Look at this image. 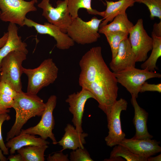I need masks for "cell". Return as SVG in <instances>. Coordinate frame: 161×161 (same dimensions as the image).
<instances>
[{"label": "cell", "instance_id": "obj_18", "mask_svg": "<svg viewBox=\"0 0 161 161\" xmlns=\"http://www.w3.org/2000/svg\"><path fill=\"white\" fill-rule=\"evenodd\" d=\"M131 102L134 107V115L133 123L136 133L132 138L135 139H152L153 136L148 132L147 126L148 113L138 103L136 98L131 95Z\"/></svg>", "mask_w": 161, "mask_h": 161}, {"label": "cell", "instance_id": "obj_25", "mask_svg": "<svg viewBox=\"0 0 161 161\" xmlns=\"http://www.w3.org/2000/svg\"><path fill=\"white\" fill-rule=\"evenodd\" d=\"M91 0H69L68 9L72 19L78 16V11L80 8L86 9L90 14L98 15L104 17V11L100 12L93 9L91 5Z\"/></svg>", "mask_w": 161, "mask_h": 161}, {"label": "cell", "instance_id": "obj_8", "mask_svg": "<svg viewBox=\"0 0 161 161\" xmlns=\"http://www.w3.org/2000/svg\"><path fill=\"white\" fill-rule=\"evenodd\" d=\"M113 73L118 83L125 87L131 95L136 98L138 97L142 84L146 80L161 77L160 73L135 67Z\"/></svg>", "mask_w": 161, "mask_h": 161}, {"label": "cell", "instance_id": "obj_22", "mask_svg": "<svg viewBox=\"0 0 161 161\" xmlns=\"http://www.w3.org/2000/svg\"><path fill=\"white\" fill-rule=\"evenodd\" d=\"M134 25L125 13L116 16L109 24L99 27V32L104 34L109 32L120 31L129 33Z\"/></svg>", "mask_w": 161, "mask_h": 161}, {"label": "cell", "instance_id": "obj_36", "mask_svg": "<svg viewBox=\"0 0 161 161\" xmlns=\"http://www.w3.org/2000/svg\"><path fill=\"white\" fill-rule=\"evenodd\" d=\"M8 32H5L3 35L0 38V49L6 43L8 37Z\"/></svg>", "mask_w": 161, "mask_h": 161}, {"label": "cell", "instance_id": "obj_2", "mask_svg": "<svg viewBox=\"0 0 161 161\" xmlns=\"http://www.w3.org/2000/svg\"><path fill=\"white\" fill-rule=\"evenodd\" d=\"M118 82L113 72L110 70L103 76L82 88L91 92L98 103V107L107 115L117 100Z\"/></svg>", "mask_w": 161, "mask_h": 161}, {"label": "cell", "instance_id": "obj_16", "mask_svg": "<svg viewBox=\"0 0 161 161\" xmlns=\"http://www.w3.org/2000/svg\"><path fill=\"white\" fill-rule=\"evenodd\" d=\"M136 62L128 38L120 43L116 56L112 59L109 65L113 72H117L135 67Z\"/></svg>", "mask_w": 161, "mask_h": 161}, {"label": "cell", "instance_id": "obj_9", "mask_svg": "<svg viewBox=\"0 0 161 161\" xmlns=\"http://www.w3.org/2000/svg\"><path fill=\"white\" fill-rule=\"evenodd\" d=\"M57 101V97L56 95L50 96L45 103V108L39 123L34 126L26 129H22L20 133L39 135L45 140L49 138L53 144L56 145L58 143L52 131L55 125L53 113L56 107Z\"/></svg>", "mask_w": 161, "mask_h": 161}, {"label": "cell", "instance_id": "obj_6", "mask_svg": "<svg viewBox=\"0 0 161 161\" xmlns=\"http://www.w3.org/2000/svg\"><path fill=\"white\" fill-rule=\"evenodd\" d=\"M103 20L94 16L85 21L78 16L72 19L66 32L74 42L78 44L84 45L95 42L100 37L99 29Z\"/></svg>", "mask_w": 161, "mask_h": 161}, {"label": "cell", "instance_id": "obj_27", "mask_svg": "<svg viewBox=\"0 0 161 161\" xmlns=\"http://www.w3.org/2000/svg\"><path fill=\"white\" fill-rule=\"evenodd\" d=\"M107 40L110 47L112 59L116 55L119 45L123 40L128 38L129 33L120 31L109 32L105 33Z\"/></svg>", "mask_w": 161, "mask_h": 161}, {"label": "cell", "instance_id": "obj_24", "mask_svg": "<svg viewBox=\"0 0 161 161\" xmlns=\"http://www.w3.org/2000/svg\"><path fill=\"white\" fill-rule=\"evenodd\" d=\"M151 37L153 39V46L149 57L141 64L142 69L154 72L157 68L156 63L158 59L161 56V37L156 36L152 32Z\"/></svg>", "mask_w": 161, "mask_h": 161}, {"label": "cell", "instance_id": "obj_7", "mask_svg": "<svg viewBox=\"0 0 161 161\" xmlns=\"http://www.w3.org/2000/svg\"><path fill=\"white\" fill-rule=\"evenodd\" d=\"M35 3L32 0H0V19L23 27L26 15L37 10Z\"/></svg>", "mask_w": 161, "mask_h": 161}, {"label": "cell", "instance_id": "obj_10", "mask_svg": "<svg viewBox=\"0 0 161 161\" xmlns=\"http://www.w3.org/2000/svg\"><path fill=\"white\" fill-rule=\"evenodd\" d=\"M128 38L137 62H144L148 52L151 50L153 39L145 29L143 20L139 19L130 30Z\"/></svg>", "mask_w": 161, "mask_h": 161}, {"label": "cell", "instance_id": "obj_3", "mask_svg": "<svg viewBox=\"0 0 161 161\" xmlns=\"http://www.w3.org/2000/svg\"><path fill=\"white\" fill-rule=\"evenodd\" d=\"M79 65L81 71L78 82L82 88L110 71L103 59L100 46L93 47L87 51L82 57Z\"/></svg>", "mask_w": 161, "mask_h": 161}, {"label": "cell", "instance_id": "obj_38", "mask_svg": "<svg viewBox=\"0 0 161 161\" xmlns=\"http://www.w3.org/2000/svg\"><path fill=\"white\" fill-rule=\"evenodd\" d=\"M7 159L5 157L0 148V161H7Z\"/></svg>", "mask_w": 161, "mask_h": 161}, {"label": "cell", "instance_id": "obj_33", "mask_svg": "<svg viewBox=\"0 0 161 161\" xmlns=\"http://www.w3.org/2000/svg\"><path fill=\"white\" fill-rule=\"evenodd\" d=\"M48 161H69L68 154H64L62 151L55 153L52 155L49 156L47 159Z\"/></svg>", "mask_w": 161, "mask_h": 161}, {"label": "cell", "instance_id": "obj_1", "mask_svg": "<svg viewBox=\"0 0 161 161\" xmlns=\"http://www.w3.org/2000/svg\"><path fill=\"white\" fill-rule=\"evenodd\" d=\"M45 106V103L37 95L22 91L18 92L12 107L16 112L15 121L7 134L6 140L19 135L24 125L30 118L41 116Z\"/></svg>", "mask_w": 161, "mask_h": 161}, {"label": "cell", "instance_id": "obj_29", "mask_svg": "<svg viewBox=\"0 0 161 161\" xmlns=\"http://www.w3.org/2000/svg\"><path fill=\"white\" fill-rule=\"evenodd\" d=\"M71 161H93L88 152L85 148H79L70 153Z\"/></svg>", "mask_w": 161, "mask_h": 161}, {"label": "cell", "instance_id": "obj_17", "mask_svg": "<svg viewBox=\"0 0 161 161\" xmlns=\"http://www.w3.org/2000/svg\"><path fill=\"white\" fill-rule=\"evenodd\" d=\"M18 30L16 24L10 23L7 28L8 35L7 40L0 49V64L3 58L11 52H21L27 55L28 53L27 44L22 41L21 37L18 35Z\"/></svg>", "mask_w": 161, "mask_h": 161}, {"label": "cell", "instance_id": "obj_12", "mask_svg": "<svg viewBox=\"0 0 161 161\" xmlns=\"http://www.w3.org/2000/svg\"><path fill=\"white\" fill-rule=\"evenodd\" d=\"M50 0H42L38 7L43 10L42 15L48 22L58 27L66 33L72 18L68 9L69 0L58 1L55 7L50 3Z\"/></svg>", "mask_w": 161, "mask_h": 161}, {"label": "cell", "instance_id": "obj_5", "mask_svg": "<svg viewBox=\"0 0 161 161\" xmlns=\"http://www.w3.org/2000/svg\"><path fill=\"white\" fill-rule=\"evenodd\" d=\"M26 58L27 54L24 52H12L3 58L0 64V81L7 83L17 92L22 91V64Z\"/></svg>", "mask_w": 161, "mask_h": 161}, {"label": "cell", "instance_id": "obj_41", "mask_svg": "<svg viewBox=\"0 0 161 161\" xmlns=\"http://www.w3.org/2000/svg\"><path fill=\"white\" fill-rule=\"evenodd\" d=\"M2 113L1 112V111L0 110V114H2Z\"/></svg>", "mask_w": 161, "mask_h": 161}, {"label": "cell", "instance_id": "obj_15", "mask_svg": "<svg viewBox=\"0 0 161 161\" xmlns=\"http://www.w3.org/2000/svg\"><path fill=\"white\" fill-rule=\"evenodd\" d=\"M159 142L151 138L135 139L125 138L119 144L133 154L148 158L161 151Z\"/></svg>", "mask_w": 161, "mask_h": 161}, {"label": "cell", "instance_id": "obj_30", "mask_svg": "<svg viewBox=\"0 0 161 161\" xmlns=\"http://www.w3.org/2000/svg\"><path fill=\"white\" fill-rule=\"evenodd\" d=\"M14 98L0 92V110L2 113L9 112V109L12 108Z\"/></svg>", "mask_w": 161, "mask_h": 161}, {"label": "cell", "instance_id": "obj_28", "mask_svg": "<svg viewBox=\"0 0 161 161\" xmlns=\"http://www.w3.org/2000/svg\"><path fill=\"white\" fill-rule=\"evenodd\" d=\"M135 2L145 4L148 8L151 19L155 17L161 20V0H135Z\"/></svg>", "mask_w": 161, "mask_h": 161}, {"label": "cell", "instance_id": "obj_32", "mask_svg": "<svg viewBox=\"0 0 161 161\" xmlns=\"http://www.w3.org/2000/svg\"><path fill=\"white\" fill-rule=\"evenodd\" d=\"M146 91L157 92H161V84H150L146 81L142 84L140 92L143 93Z\"/></svg>", "mask_w": 161, "mask_h": 161}, {"label": "cell", "instance_id": "obj_26", "mask_svg": "<svg viewBox=\"0 0 161 161\" xmlns=\"http://www.w3.org/2000/svg\"><path fill=\"white\" fill-rule=\"evenodd\" d=\"M111 151L109 158L104 161H109L110 160L118 157L123 158L127 161H147L148 158L136 155L125 146L118 144L114 146Z\"/></svg>", "mask_w": 161, "mask_h": 161}, {"label": "cell", "instance_id": "obj_13", "mask_svg": "<svg viewBox=\"0 0 161 161\" xmlns=\"http://www.w3.org/2000/svg\"><path fill=\"white\" fill-rule=\"evenodd\" d=\"M90 98L96 100L95 97L91 92L82 88L79 92L68 95L65 100L69 106V111L73 115L72 122L79 133L83 132L82 123L84 106L86 101Z\"/></svg>", "mask_w": 161, "mask_h": 161}, {"label": "cell", "instance_id": "obj_42", "mask_svg": "<svg viewBox=\"0 0 161 161\" xmlns=\"http://www.w3.org/2000/svg\"><path fill=\"white\" fill-rule=\"evenodd\" d=\"M1 11H0V14H1Z\"/></svg>", "mask_w": 161, "mask_h": 161}, {"label": "cell", "instance_id": "obj_37", "mask_svg": "<svg viewBox=\"0 0 161 161\" xmlns=\"http://www.w3.org/2000/svg\"><path fill=\"white\" fill-rule=\"evenodd\" d=\"M161 160V154H160L158 156L154 157H148L147 159L148 161H160Z\"/></svg>", "mask_w": 161, "mask_h": 161}, {"label": "cell", "instance_id": "obj_23", "mask_svg": "<svg viewBox=\"0 0 161 161\" xmlns=\"http://www.w3.org/2000/svg\"><path fill=\"white\" fill-rule=\"evenodd\" d=\"M48 148L47 145H29L17 150L21 155L23 161H44V152Z\"/></svg>", "mask_w": 161, "mask_h": 161}, {"label": "cell", "instance_id": "obj_31", "mask_svg": "<svg viewBox=\"0 0 161 161\" xmlns=\"http://www.w3.org/2000/svg\"><path fill=\"white\" fill-rule=\"evenodd\" d=\"M10 116L7 113L0 114V148L4 155H7L9 152L3 140L2 135L1 127L3 123L5 121H8L10 119Z\"/></svg>", "mask_w": 161, "mask_h": 161}, {"label": "cell", "instance_id": "obj_11", "mask_svg": "<svg viewBox=\"0 0 161 161\" xmlns=\"http://www.w3.org/2000/svg\"><path fill=\"white\" fill-rule=\"evenodd\" d=\"M127 106L126 100L120 98L114 103L110 113L106 115L109 132L105 140L109 147L119 144L125 138L126 135L121 127L120 114L122 111L126 110Z\"/></svg>", "mask_w": 161, "mask_h": 161}, {"label": "cell", "instance_id": "obj_20", "mask_svg": "<svg viewBox=\"0 0 161 161\" xmlns=\"http://www.w3.org/2000/svg\"><path fill=\"white\" fill-rule=\"evenodd\" d=\"M49 143L41 137H37L27 133H20L9 140L5 144L10 148L11 154H14L16 151L21 148L29 145H48Z\"/></svg>", "mask_w": 161, "mask_h": 161}, {"label": "cell", "instance_id": "obj_39", "mask_svg": "<svg viewBox=\"0 0 161 161\" xmlns=\"http://www.w3.org/2000/svg\"><path fill=\"white\" fill-rule=\"evenodd\" d=\"M34 1L35 3H37L38 2V0H32Z\"/></svg>", "mask_w": 161, "mask_h": 161}, {"label": "cell", "instance_id": "obj_40", "mask_svg": "<svg viewBox=\"0 0 161 161\" xmlns=\"http://www.w3.org/2000/svg\"><path fill=\"white\" fill-rule=\"evenodd\" d=\"M1 66H0V72H1Z\"/></svg>", "mask_w": 161, "mask_h": 161}, {"label": "cell", "instance_id": "obj_35", "mask_svg": "<svg viewBox=\"0 0 161 161\" xmlns=\"http://www.w3.org/2000/svg\"><path fill=\"white\" fill-rule=\"evenodd\" d=\"M10 161H23V158L21 154L18 153L15 155L9 156L7 158Z\"/></svg>", "mask_w": 161, "mask_h": 161}, {"label": "cell", "instance_id": "obj_4", "mask_svg": "<svg viewBox=\"0 0 161 161\" xmlns=\"http://www.w3.org/2000/svg\"><path fill=\"white\" fill-rule=\"evenodd\" d=\"M23 73L28 78L27 92L37 95L44 87L53 83L57 79L58 69L51 58L43 61L37 67H23Z\"/></svg>", "mask_w": 161, "mask_h": 161}, {"label": "cell", "instance_id": "obj_19", "mask_svg": "<svg viewBox=\"0 0 161 161\" xmlns=\"http://www.w3.org/2000/svg\"><path fill=\"white\" fill-rule=\"evenodd\" d=\"M64 131L63 137L58 142L62 147L60 151L67 149L74 150L79 148H84V145L86 143L85 138L88 136L87 133L78 132L75 127L69 123L67 124Z\"/></svg>", "mask_w": 161, "mask_h": 161}, {"label": "cell", "instance_id": "obj_14", "mask_svg": "<svg viewBox=\"0 0 161 161\" xmlns=\"http://www.w3.org/2000/svg\"><path fill=\"white\" fill-rule=\"evenodd\" d=\"M24 25L34 27L38 33L53 37L56 41V47L59 49H67L74 45V42L67 34L62 32L58 27L48 22L42 24L26 18L24 22Z\"/></svg>", "mask_w": 161, "mask_h": 161}, {"label": "cell", "instance_id": "obj_34", "mask_svg": "<svg viewBox=\"0 0 161 161\" xmlns=\"http://www.w3.org/2000/svg\"><path fill=\"white\" fill-rule=\"evenodd\" d=\"M152 32L156 36L161 37V20L153 25Z\"/></svg>", "mask_w": 161, "mask_h": 161}, {"label": "cell", "instance_id": "obj_21", "mask_svg": "<svg viewBox=\"0 0 161 161\" xmlns=\"http://www.w3.org/2000/svg\"><path fill=\"white\" fill-rule=\"evenodd\" d=\"M106 10L103 20L99 27L104 26L109 22H111L117 15L126 13L127 8L134 5L135 0H119L116 1L106 0Z\"/></svg>", "mask_w": 161, "mask_h": 161}]
</instances>
